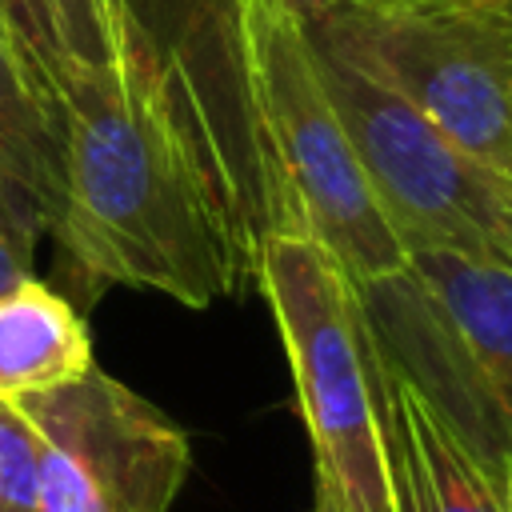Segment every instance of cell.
I'll use <instances>...</instances> for the list:
<instances>
[{
	"mask_svg": "<svg viewBox=\"0 0 512 512\" xmlns=\"http://www.w3.org/2000/svg\"><path fill=\"white\" fill-rule=\"evenodd\" d=\"M60 204L52 236L72 280L208 308L252 280L232 228L160 92L128 64H60Z\"/></svg>",
	"mask_w": 512,
	"mask_h": 512,
	"instance_id": "1",
	"label": "cell"
},
{
	"mask_svg": "<svg viewBox=\"0 0 512 512\" xmlns=\"http://www.w3.org/2000/svg\"><path fill=\"white\" fill-rule=\"evenodd\" d=\"M244 84L264 176V232H296L336 256L352 284L404 268L356 148L316 72L308 20L292 0H240Z\"/></svg>",
	"mask_w": 512,
	"mask_h": 512,
	"instance_id": "2",
	"label": "cell"
},
{
	"mask_svg": "<svg viewBox=\"0 0 512 512\" xmlns=\"http://www.w3.org/2000/svg\"><path fill=\"white\" fill-rule=\"evenodd\" d=\"M352 292L380 360L500 480L512 460V268L408 252L400 272Z\"/></svg>",
	"mask_w": 512,
	"mask_h": 512,
	"instance_id": "3",
	"label": "cell"
},
{
	"mask_svg": "<svg viewBox=\"0 0 512 512\" xmlns=\"http://www.w3.org/2000/svg\"><path fill=\"white\" fill-rule=\"evenodd\" d=\"M252 280L288 356L312 472L332 480L348 512H400L376 352L348 272L308 236L264 232Z\"/></svg>",
	"mask_w": 512,
	"mask_h": 512,
	"instance_id": "4",
	"label": "cell"
},
{
	"mask_svg": "<svg viewBox=\"0 0 512 512\" xmlns=\"http://www.w3.org/2000/svg\"><path fill=\"white\" fill-rule=\"evenodd\" d=\"M432 128L512 180V12L504 0H340L304 16Z\"/></svg>",
	"mask_w": 512,
	"mask_h": 512,
	"instance_id": "5",
	"label": "cell"
},
{
	"mask_svg": "<svg viewBox=\"0 0 512 512\" xmlns=\"http://www.w3.org/2000/svg\"><path fill=\"white\" fill-rule=\"evenodd\" d=\"M312 44L324 92L404 252H452L512 268V180L452 144L348 52L316 36Z\"/></svg>",
	"mask_w": 512,
	"mask_h": 512,
	"instance_id": "6",
	"label": "cell"
},
{
	"mask_svg": "<svg viewBox=\"0 0 512 512\" xmlns=\"http://www.w3.org/2000/svg\"><path fill=\"white\" fill-rule=\"evenodd\" d=\"M120 56L168 104L248 248L268 228L244 84L240 0H104Z\"/></svg>",
	"mask_w": 512,
	"mask_h": 512,
	"instance_id": "7",
	"label": "cell"
},
{
	"mask_svg": "<svg viewBox=\"0 0 512 512\" xmlns=\"http://www.w3.org/2000/svg\"><path fill=\"white\" fill-rule=\"evenodd\" d=\"M40 440V512H168L188 464V436L140 392L96 364L16 400Z\"/></svg>",
	"mask_w": 512,
	"mask_h": 512,
	"instance_id": "8",
	"label": "cell"
},
{
	"mask_svg": "<svg viewBox=\"0 0 512 512\" xmlns=\"http://www.w3.org/2000/svg\"><path fill=\"white\" fill-rule=\"evenodd\" d=\"M60 204V108L48 76L0 20V212L36 244Z\"/></svg>",
	"mask_w": 512,
	"mask_h": 512,
	"instance_id": "9",
	"label": "cell"
},
{
	"mask_svg": "<svg viewBox=\"0 0 512 512\" xmlns=\"http://www.w3.org/2000/svg\"><path fill=\"white\" fill-rule=\"evenodd\" d=\"M376 372L400 512H504L500 480L460 444V436L424 404V396L380 360V352Z\"/></svg>",
	"mask_w": 512,
	"mask_h": 512,
	"instance_id": "10",
	"label": "cell"
},
{
	"mask_svg": "<svg viewBox=\"0 0 512 512\" xmlns=\"http://www.w3.org/2000/svg\"><path fill=\"white\" fill-rule=\"evenodd\" d=\"M84 316L40 280L0 292V400L60 388L92 368Z\"/></svg>",
	"mask_w": 512,
	"mask_h": 512,
	"instance_id": "11",
	"label": "cell"
},
{
	"mask_svg": "<svg viewBox=\"0 0 512 512\" xmlns=\"http://www.w3.org/2000/svg\"><path fill=\"white\" fill-rule=\"evenodd\" d=\"M44 76L60 64H124L104 0H16Z\"/></svg>",
	"mask_w": 512,
	"mask_h": 512,
	"instance_id": "12",
	"label": "cell"
},
{
	"mask_svg": "<svg viewBox=\"0 0 512 512\" xmlns=\"http://www.w3.org/2000/svg\"><path fill=\"white\" fill-rule=\"evenodd\" d=\"M0 512H40V440L16 400H0Z\"/></svg>",
	"mask_w": 512,
	"mask_h": 512,
	"instance_id": "13",
	"label": "cell"
},
{
	"mask_svg": "<svg viewBox=\"0 0 512 512\" xmlns=\"http://www.w3.org/2000/svg\"><path fill=\"white\" fill-rule=\"evenodd\" d=\"M32 252H36V244H28L0 212V292L32 276Z\"/></svg>",
	"mask_w": 512,
	"mask_h": 512,
	"instance_id": "14",
	"label": "cell"
},
{
	"mask_svg": "<svg viewBox=\"0 0 512 512\" xmlns=\"http://www.w3.org/2000/svg\"><path fill=\"white\" fill-rule=\"evenodd\" d=\"M312 484H316V504H312V512H348V508H344V500H340V492L332 488V480H328V476L312 472Z\"/></svg>",
	"mask_w": 512,
	"mask_h": 512,
	"instance_id": "15",
	"label": "cell"
},
{
	"mask_svg": "<svg viewBox=\"0 0 512 512\" xmlns=\"http://www.w3.org/2000/svg\"><path fill=\"white\" fill-rule=\"evenodd\" d=\"M0 20H4V24L20 36V44L28 48V24H24V12H20V4H16V0H0ZM28 52H32V48H28ZM40 72H44V68H40Z\"/></svg>",
	"mask_w": 512,
	"mask_h": 512,
	"instance_id": "16",
	"label": "cell"
},
{
	"mask_svg": "<svg viewBox=\"0 0 512 512\" xmlns=\"http://www.w3.org/2000/svg\"><path fill=\"white\" fill-rule=\"evenodd\" d=\"M500 496H504V512H512V460L500 472Z\"/></svg>",
	"mask_w": 512,
	"mask_h": 512,
	"instance_id": "17",
	"label": "cell"
},
{
	"mask_svg": "<svg viewBox=\"0 0 512 512\" xmlns=\"http://www.w3.org/2000/svg\"><path fill=\"white\" fill-rule=\"evenodd\" d=\"M296 8H300V16H312V12H320V8H328V4H340V0H292Z\"/></svg>",
	"mask_w": 512,
	"mask_h": 512,
	"instance_id": "18",
	"label": "cell"
},
{
	"mask_svg": "<svg viewBox=\"0 0 512 512\" xmlns=\"http://www.w3.org/2000/svg\"><path fill=\"white\" fill-rule=\"evenodd\" d=\"M504 4H508V12H512V0H504Z\"/></svg>",
	"mask_w": 512,
	"mask_h": 512,
	"instance_id": "19",
	"label": "cell"
}]
</instances>
